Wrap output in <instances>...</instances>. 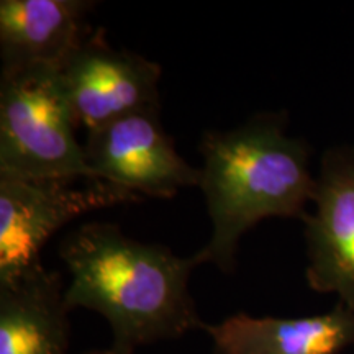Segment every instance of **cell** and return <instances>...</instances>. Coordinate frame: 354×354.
I'll return each instance as SVG.
<instances>
[{"instance_id": "cell-10", "label": "cell", "mask_w": 354, "mask_h": 354, "mask_svg": "<svg viewBox=\"0 0 354 354\" xmlns=\"http://www.w3.org/2000/svg\"><path fill=\"white\" fill-rule=\"evenodd\" d=\"M69 313L63 274L43 263L0 284V354H68Z\"/></svg>"}, {"instance_id": "cell-6", "label": "cell", "mask_w": 354, "mask_h": 354, "mask_svg": "<svg viewBox=\"0 0 354 354\" xmlns=\"http://www.w3.org/2000/svg\"><path fill=\"white\" fill-rule=\"evenodd\" d=\"M57 71L77 125L87 131L140 110L161 109V66L113 48L102 28L88 33Z\"/></svg>"}, {"instance_id": "cell-4", "label": "cell", "mask_w": 354, "mask_h": 354, "mask_svg": "<svg viewBox=\"0 0 354 354\" xmlns=\"http://www.w3.org/2000/svg\"><path fill=\"white\" fill-rule=\"evenodd\" d=\"M76 183L77 179L0 174V284L41 264L43 246L77 216L145 201L105 180Z\"/></svg>"}, {"instance_id": "cell-5", "label": "cell", "mask_w": 354, "mask_h": 354, "mask_svg": "<svg viewBox=\"0 0 354 354\" xmlns=\"http://www.w3.org/2000/svg\"><path fill=\"white\" fill-rule=\"evenodd\" d=\"M159 112L140 110L87 131L84 153L94 179L143 198H171L185 187H198L201 169L180 156Z\"/></svg>"}, {"instance_id": "cell-9", "label": "cell", "mask_w": 354, "mask_h": 354, "mask_svg": "<svg viewBox=\"0 0 354 354\" xmlns=\"http://www.w3.org/2000/svg\"><path fill=\"white\" fill-rule=\"evenodd\" d=\"M95 6L88 0H2V69L61 68L91 33L86 20Z\"/></svg>"}, {"instance_id": "cell-2", "label": "cell", "mask_w": 354, "mask_h": 354, "mask_svg": "<svg viewBox=\"0 0 354 354\" xmlns=\"http://www.w3.org/2000/svg\"><path fill=\"white\" fill-rule=\"evenodd\" d=\"M198 153V187L212 234L196 258L232 274L243 234L264 218L304 215L317 180L310 174L307 148L287 135L281 113H254L232 130L207 131Z\"/></svg>"}, {"instance_id": "cell-7", "label": "cell", "mask_w": 354, "mask_h": 354, "mask_svg": "<svg viewBox=\"0 0 354 354\" xmlns=\"http://www.w3.org/2000/svg\"><path fill=\"white\" fill-rule=\"evenodd\" d=\"M315 212L307 216V281L313 290L338 295L354 312V149L323 159Z\"/></svg>"}, {"instance_id": "cell-11", "label": "cell", "mask_w": 354, "mask_h": 354, "mask_svg": "<svg viewBox=\"0 0 354 354\" xmlns=\"http://www.w3.org/2000/svg\"><path fill=\"white\" fill-rule=\"evenodd\" d=\"M84 354H118V353H115L112 348H107V349H91V351Z\"/></svg>"}, {"instance_id": "cell-1", "label": "cell", "mask_w": 354, "mask_h": 354, "mask_svg": "<svg viewBox=\"0 0 354 354\" xmlns=\"http://www.w3.org/2000/svg\"><path fill=\"white\" fill-rule=\"evenodd\" d=\"M69 272L66 304L71 312L99 313L112 331V348H138L183 338L202 330L189 290L196 254L183 258L169 246L133 240L109 221H87L71 230L57 246Z\"/></svg>"}, {"instance_id": "cell-8", "label": "cell", "mask_w": 354, "mask_h": 354, "mask_svg": "<svg viewBox=\"0 0 354 354\" xmlns=\"http://www.w3.org/2000/svg\"><path fill=\"white\" fill-rule=\"evenodd\" d=\"M212 354H342L354 346V312L336 305L320 315L251 317L245 312L203 323Z\"/></svg>"}, {"instance_id": "cell-3", "label": "cell", "mask_w": 354, "mask_h": 354, "mask_svg": "<svg viewBox=\"0 0 354 354\" xmlns=\"http://www.w3.org/2000/svg\"><path fill=\"white\" fill-rule=\"evenodd\" d=\"M77 127L57 68L2 69L0 174L94 179Z\"/></svg>"}]
</instances>
